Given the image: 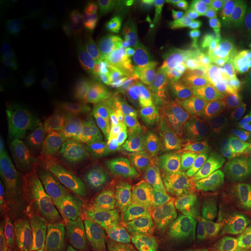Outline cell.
I'll return each instance as SVG.
<instances>
[{"instance_id": "obj_18", "label": "cell", "mask_w": 251, "mask_h": 251, "mask_svg": "<svg viewBox=\"0 0 251 251\" xmlns=\"http://www.w3.org/2000/svg\"><path fill=\"white\" fill-rule=\"evenodd\" d=\"M141 26L144 33L150 36H157L164 33L166 19L164 12L156 5H147L141 13Z\"/></svg>"}, {"instance_id": "obj_24", "label": "cell", "mask_w": 251, "mask_h": 251, "mask_svg": "<svg viewBox=\"0 0 251 251\" xmlns=\"http://www.w3.org/2000/svg\"><path fill=\"white\" fill-rule=\"evenodd\" d=\"M246 118H247L248 124H249V128L251 131V98L249 99V101H248L246 105Z\"/></svg>"}, {"instance_id": "obj_21", "label": "cell", "mask_w": 251, "mask_h": 251, "mask_svg": "<svg viewBox=\"0 0 251 251\" xmlns=\"http://www.w3.org/2000/svg\"><path fill=\"white\" fill-rule=\"evenodd\" d=\"M2 155H4L6 162L9 163L14 169L23 172L25 159H26V150L2 142Z\"/></svg>"}, {"instance_id": "obj_3", "label": "cell", "mask_w": 251, "mask_h": 251, "mask_svg": "<svg viewBox=\"0 0 251 251\" xmlns=\"http://www.w3.org/2000/svg\"><path fill=\"white\" fill-rule=\"evenodd\" d=\"M70 45L68 41L33 48H20L13 57L15 84L31 90H43L62 70L61 50Z\"/></svg>"}, {"instance_id": "obj_1", "label": "cell", "mask_w": 251, "mask_h": 251, "mask_svg": "<svg viewBox=\"0 0 251 251\" xmlns=\"http://www.w3.org/2000/svg\"><path fill=\"white\" fill-rule=\"evenodd\" d=\"M192 129L202 164L213 177L230 187L240 155L220 133L201 101L193 105Z\"/></svg>"}, {"instance_id": "obj_19", "label": "cell", "mask_w": 251, "mask_h": 251, "mask_svg": "<svg viewBox=\"0 0 251 251\" xmlns=\"http://www.w3.org/2000/svg\"><path fill=\"white\" fill-rule=\"evenodd\" d=\"M45 2L41 0H29V1H15V2H6L5 12V24L14 25L20 23L24 19V14H28L33 12L34 9L42 7Z\"/></svg>"}, {"instance_id": "obj_8", "label": "cell", "mask_w": 251, "mask_h": 251, "mask_svg": "<svg viewBox=\"0 0 251 251\" xmlns=\"http://www.w3.org/2000/svg\"><path fill=\"white\" fill-rule=\"evenodd\" d=\"M63 17L72 29L69 45H90L97 42L107 31V21L98 7L89 1L70 0L62 7Z\"/></svg>"}, {"instance_id": "obj_20", "label": "cell", "mask_w": 251, "mask_h": 251, "mask_svg": "<svg viewBox=\"0 0 251 251\" xmlns=\"http://www.w3.org/2000/svg\"><path fill=\"white\" fill-rule=\"evenodd\" d=\"M46 159L41 149L26 150V159L23 172L27 176H39L45 171Z\"/></svg>"}, {"instance_id": "obj_7", "label": "cell", "mask_w": 251, "mask_h": 251, "mask_svg": "<svg viewBox=\"0 0 251 251\" xmlns=\"http://www.w3.org/2000/svg\"><path fill=\"white\" fill-rule=\"evenodd\" d=\"M0 197L2 227L24 219L34 207L33 188L27 175L7 164H1L0 170Z\"/></svg>"}, {"instance_id": "obj_22", "label": "cell", "mask_w": 251, "mask_h": 251, "mask_svg": "<svg viewBox=\"0 0 251 251\" xmlns=\"http://www.w3.org/2000/svg\"><path fill=\"white\" fill-rule=\"evenodd\" d=\"M244 9H246L248 23H249V30H250V33H251V0L244 1Z\"/></svg>"}, {"instance_id": "obj_15", "label": "cell", "mask_w": 251, "mask_h": 251, "mask_svg": "<svg viewBox=\"0 0 251 251\" xmlns=\"http://www.w3.org/2000/svg\"><path fill=\"white\" fill-rule=\"evenodd\" d=\"M144 59L120 54L111 47H106L103 54V68L112 76H126L135 74L143 65Z\"/></svg>"}, {"instance_id": "obj_6", "label": "cell", "mask_w": 251, "mask_h": 251, "mask_svg": "<svg viewBox=\"0 0 251 251\" xmlns=\"http://www.w3.org/2000/svg\"><path fill=\"white\" fill-rule=\"evenodd\" d=\"M4 142L30 150L41 149V139L28 115L21 87L14 84L8 90L2 118Z\"/></svg>"}, {"instance_id": "obj_10", "label": "cell", "mask_w": 251, "mask_h": 251, "mask_svg": "<svg viewBox=\"0 0 251 251\" xmlns=\"http://www.w3.org/2000/svg\"><path fill=\"white\" fill-rule=\"evenodd\" d=\"M205 39L211 68L225 78L233 76L240 68L246 51L242 33L221 37L211 27L207 30Z\"/></svg>"}, {"instance_id": "obj_11", "label": "cell", "mask_w": 251, "mask_h": 251, "mask_svg": "<svg viewBox=\"0 0 251 251\" xmlns=\"http://www.w3.org/2000/svg\"><path fill=\"white\" fill-rule=\"evenodd\" d=\"M92 179L86 170L72 175L58 192V212L64 219H74L85 212L92 201Z\"/></svg>"}, {"instance_id": "obj_16", "label": "cell", "mask_w": 251, "mask_h": 251, "mask_svg": "<svg viewBox=\"0 0 251 251\" xmlns=\"http://www.w3.org/2000/svg\"><path fill=\"white\" fill-rule=\"evenodd\" d=\"M101 212L106 221L119 230H128L135 225L130 215L126 212V209L112 193L102 201Z\"/></svg>"}, {"instance_id": "obj_4", "label": "cell", "mask_w": 251, "mask_h": 251, "mask_svg": "<svg viewBox=\"0 0 251 251\" xmlns=\"http://www.w3.org/2000/svg\"><path fill=\"white\" fill-rule=\"evenodd\" d=\"M112 194L135 222L143 215L146 192L139 162L133 150L121 147L114 153L111 171Z\"/></svg>"}, {"instance_id": "obj_2", "label": "cell", "mask_w": 251, "mask_h": 251, "mask_svg": "<svg viewBox=\"0 0 251 251\" xmlns=\"http://www.w3.org/2000/svg\"><path fill=\"white\" fill-rule=\"evenodd\" d=\"M225 203L213 194H200L191 201L184 225V240L188 248L196 251H218Z\"/></svg>"}, {"instance_id": "obj_23", "label": "cell", "mask_w": 251, "mask_h": 251, "mask_svg": "<svg viewBox=\"0 0 251 251\" xmlns=\"http://www.w3.org/2000/svg\"><path fill=\"white\" fill-rule=\"evenodd\" d=\"M241 198H243V199H247L248 201L251 202V181L250 183H248V185L246 187H244L243 190V193Z\"/></svg>"}, {"instance_id": "obj_5", "label": "cell", "mask_w": 251, "mask_h": 251, "mask_svg": "<svg viewBox=\"0 0 251 251\" xmlns=\"http://www.w3.org/2000/svg\"><path fill=\"white\" fill-rule=\"evenodd\" d=\"M212 119L220 133L240 156L251 151V131L246 115L226 90H219L212 101Z\"/></svg>"}, {"instance_id": "obj_12", "label": "cell", "mask_w": 251, "mask_h": 251, "mask_svg": "<svg viewBox=\"0 0 251 251\" xmlns=\"http://www.w3.org/2000/svg\"><path fill=\"white\" fill-rule=\"evenodd\" d=\"M172 51L192 61L208 58L206 39L193 25H185L179 28L175 36Z\"/></svg>"}, {"instance_id": "obj_17", "label": "cell", "mask_w": 251, "mask_h": 251, "mask_svg": "<svg viewBox=\"0 0 251 251\" xmlns=\"http://www.w3.org/2000/svg\"><path fill=\"white\" fill-rule=\"evenodd\" d=\"M155 69L159 80L169 92L174 93L183 86V81L170 54L163 55L157 59Z\"/></svg>"}, {"instance_id": "obj_14", "label": "cell", "mask_w": 251, "mask_h": 251, "mask_svg": "<svg viewBox=\"0 0 251 251\" xmlns=\"http://www.w3.org/2000/svg\"><path fill=\"white\" fill-rule=\"evenodd\" d=\"M246 12L236 5H224L219 8L212 28L221 37L242 33L246 24Z\"/></svg>"}, {"instance_id": "obj_13", "label": "cell", "mask_w": 251, "mask_h": 251, "mask_svg": "<svg viewBox=\"0 0 251 251\" xmlns=\"http://www.w3.org/2000/svg\"><path fill=\"white\" fill-rule=\"evenodd\" d=\"M107 46L120 54L144 59L142 41L136 29L130 25H120L115 28L111 33Z\"/></svg>"}, {"instance_id": "obj_9", "label": "cell", "mask_w": 251, "mask_h": 251, "mask_svg": "<svg viewBox=\"0 0 251 251\" xmlns=\"http://www.w3.org/2000/svg\"><path fill=\"white\" fill-rule=\"evenodd\" d=\"M218 251H251V207L226 202Z\"/></svg>"}]
</instances>
